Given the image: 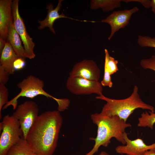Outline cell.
Here are the masks:
<instances>
[{
	"label": "cell",
	"instance_id": "obj_1",
	"mask_svg": "<svg viewBox=\"0 0 155 155\" xmlns=\"http://www.w3.org/2000/svg\"><path fill=\"white\" fill-rule=\"evenodd\" d=\"M62 123V117L58 110L46 111L39 115L26 139L35 153L53 155Z\"/></svg>",
	"mask_w": 155,
	"mask_h": 155
},
{
	"label": "cell",
	"instance_id": "obj_2",
	"mask_svg": "<svg viewBox=\"0 0 155 155\" xmlns=\"http://www.w3.org/2000/svg\"><path fill=\"white\" fill-rule=\"evenodd\" d=\"M91 118L93 123L97 126V134L95 138H91L94 141V145L85 155H93L101 146L107 147L112 138H115L124 145L126 144L124 133L126 128L131 126L130 123L117 116H109L102 111L92 114Z\"/></svg>",
	"mask_w": 155,
	"mask_h": 155
},
{
	"label": "cell",
	"instance_id": "obj_3",
	"mask_svg": "<svg viewBox=\"0 0 155 155\" xmlns=\"http://www.w3.org/2000/svg\"><path fill=\"white\" fill-rule=\"evenodd\" d=\"M105 101L102 112L109 116L116 115L126 122L129 116L137 109L141 108L155 112L154 107L144 102L138 94V86H135L131 95L123 99H115L107 97L102 94L95 97Z\"/></svg>",
	"mask_w": 155,
	"mask_h": 155
},
{
	"label": "cell",
	"instance_id": "obj_4",
	"mask_svg": "<svg viewBox=\"0 0 155 155\" xmlns=\"http://www.w3.org/2000/svg\"><path fill=\"white\" fill-rule=\"evenodd\" d=\"M44 85V81L39 78L33 75L28 76L17 85L20 90V93L9 101L3 109H6L11 106L13 109L15 110L18 106V100L21 97L32 99L40 95L54 100L58 104V110L59 112L67 109L70 104V100L67 98H57L50 95L43 89Z\"/></svg>",
	"mask_w": 155,
	"mask_h": 155
},
{
	"label": "cell",
	"instance_id": "obj_5",
	"mask_svg": "<svg viewBox=\"0 0 155 155\" xmlns=\"http://www.w3.org/2000/svg\"><path fill=\"white\" fill-rule=\"evenodd\" d=\"M0 155H7L10 148L23 136L18 120L7 115L0 123Z\"/></svg>",
	"mask_w": 155,
	"mask_h": 155
},
{
	"label": "cell",
	"instance_id": "obj_6",
	"mask_svg": "<svg viewBox=\"0 0 155 155\" xmlns=\"http://www.w3.org/2000/svg\"><path fill=\"white\" fill-rule=\"evenodd\" d=\"M39 112L37 104L34 101L29 100L18 105L13 113L12 115L19 121L25 139L39 115Z\"/></svg>",
	"mask_w": 155,
	"mask_h": 155
},
{
	"label": "cell",
	"instance_id": "obj_7",
	"mask_svg": "<svg viewBox=\"0 0 155 155\" xmlns=\"http://www.w3.org/2000/svg\"><path fill=\"white\" fill-rule=\"evenodd\" d=\"M19 1L13 0L12 2L11 8L13 24L23 43L26 57L32 59L36 56L34 51L35 44L32 38L27 32L23 20L19 14Z\"/></svg>",
	"mask_w": 155,
	"mask_h": 155
},
{
	"label": "cell",
	"instance_id": "obj_8",
	"mask_svg": "<svg viewBox=\"0 0 155 155\" xmlns=\"http://www.w3.org/2000/svg\"><path fill=\"white\" fill-rule=\"evenodd\" d=\"M103 86L99 81H92L78 77L69 76L66 83L67 89L75 95L102 94Z\"/></svg>",
	"mask_w": 155,
	"mask_h": 155
},
{
	"label": "cell",
	"instance_id": "obj_9",
	"mask_svg": "<svg viewBox=\"0 0 155 155\" xmlns=\"http://www.w3.org/2000/svg\"><path fill=\"white\" fill-rule=\"evenodd\" d=\"M139 10V8L135 6L129 9L114 11L105 18L102 19V22L107 23L111 28V32L108 40H111L119 30L127 26L129 23L132 15Z\"/></svg>",
	"mask_w": 155,
	"mask_h": 155
},
{
	"label": "cell",
	"instance_id": "obj_10",
	"mask_svg": "<svg viewBox=\"0 0 155 155\" xmlns=\"http://www.w3.org/2000/svg\"><path fill=\"white\" fill-rule=\"evenodd\" d=\"M100 73V70L95 61L91 60L84 59L75 63L69 74L71 76L99 81Z\"/></svg>",
	"mask_w": 155,
	"mask_h": 155
},
{
	"label": "cell",
	"instance_id": "obj_11",
	"mask_svg": "<svg viewBox=\"0 0 155 155\" xmlns=\"http://www.w3.org/2000/svg\"><path fill=\"white\" fill-rule=\"evenodd\" d=\"M128 134L125 132L124 133L125 145H119L116 148L115 150L117 153L127 155H144L147 151L155 148V143L148 145L140 138L131 140L128 138Z\"/></svg>",
	"mask_w": 155,
	"mask_h": 155
},
{
	"label": "cell",
	"instance_id": "obj_12",
	"mask_svg": "<svg viewBox=\"0 0 155 155\" xmlns=\"http://www.w3.org/2000/svg\"><path fill=\"white\" fill-rule=\"evenodd\" d=\"M12 0H0V37L7 40L8 30L13 23L12 13Z\"/></svg>",
	"mask_w": 155,
	"mask_h": 155
},
{
	"label": "cell",
	"instance_id": "obj_13",
	"mask_svg": "<svg viewBox=\"0 0 155 155\" xmlns=\"http://www.w3.org/2000/svg\"><path fill=\"white\" fill-rule=\"evenodd\" d=\"M63 1V0H59L57 6L54 9L53 8V5L52 3L49 4L46 6V9H48L46 17L42 21L38 20L40 24V25L38 27L39 30H41L45 27H48L50 30L55 34L56 32L53 28V25L56 20L60 18H67L75 20L65 16L63 13L61 14L59 13V11L60 10Z\"/></svg>",
	"mask_w": 155,
	"mask_h": 155
},
{
	"label": "cell",
	"instance_id": "obj_14",
	"mask_svg": "<svg viewBox=\"0 0 155 155\" xmlns=\"http://www.w3.org/2000/svg\"><path fill=\"white\" fill-rule=\"evenodd\" d=\"M0 54V65L4 68L9 75L14 74L15 71L13 68V63L19 57L8 41Z\"/></svg>",
	"mask_w": 155,
	"mask_h": 155
},
{
	"label": "cell",
	"instance_id": "obj_15",
	"mask_svg": "<svg viewBox=\"0 0 155 155\" xmlns=\"http://www.w3.org/2000/svg\"><path fill=\"white\" fill-rule=\"evenodd\" d=\"M7 40L19 57L24 59L26 58L24 47L22 44L21 38L15 29L13 22L9 28Z\"/></svg>",
	"mask_w": 155,
	"mask_h": 155
},
{
	"label": "cell",
	"instance_id": "obj_16",
	"mask_svg": "<svg viewBox=\"0 0 155 155\" xmlns=\"http://www.w3.org/2000/svg\"><path fill=\"white\" fill-rule=\"evenodd\" d=\"M7 155H38L22 136L9 149Z\"/></svg>",
	"mask_w": 155,
	"mask_h": 155
},
{
	"label": "cell",
	"instance_id": "obj_17",
	"mask_svg": "<svg viewBox=\"0 0 155 155\" xmlns=\"http://www.w3.org/2000/svg\"><path fill=\"white\" fill-rule=\"evenodd\" d=\"M122 0H92L90 8L95 10L101 9L104 12L112 11L121 6Z\"/></svg>",
	"mask_w": 155,
	"mask_h": 155
},
{
	"label": "cell",
	"instance_id": "obj_18",
	"mask_svg": "<svg viewBox=\"0 0 155 155\" xmlns=\"http://www.w3.org/2000/svg\"><path fill=\"white\" fill-rule=\"evenodd\" d=\"M149 112V113L146 111L141 114V117L138 118V127H148L153 129L155 123V113L150 111Z\"/></svg>",
	"mask_w": 155,
	"mask_h": 155
},
{
	"label": "cell",
	"instance_id": "obj_19",
	"mask_svg": "<svg viewBox=\"0 0 155 155\" xmlns=\"http://www.w3.org/2000/svg\"><path fill=\"white\" fill-rule=\"evenodd\" d=\"M105 61L104 67L106 68L111 75L116 73L118 70V61L111 56L106 49H104Z\"/></svg>",
	"mask_w": 155,
	"mask_h": 155
},
{
	"label": "cell",
	"instance_id": "obj_20",
	"mask_svg": "<svg viewBox=\"0 0 155 155\" xmlns=\"http://www.w3.org/2000/svg\"><path fill=\"white\" fill-rule=\"evenodd\" d=\"M138 44L142 47L155 48V37L139 35L137 39Z\"/></svg>",
	"mask_w": 155,
	"mask_h": 155
},
{
	"label": "cell",
	"instance_id": "obj_21",
	"mask_svg": "<svg viewBox=\"0 0 155 155\" xmlns=\"http://www.w3.org/2000/svg\"><path fill=\"white\" fill-rule=\"evenodd\" d=\"M9 92L5 85L0 84V119L2 118L1 111L9 101Z\"/></svg>",
	"mask_w": 155,
	"mask_h": 155
},
{
	"label": "cell",
	"instance_id": "obj_22",
	"mask_svg": "<svg viewBox=\"0 0 155 155\" xmlns=\"http://www.w3.org/2000/svg\"><path fill=\"white\" fill-rule=\"evenodd\" d=\"M140 64L145 69H148L155 71V55H152L149 59H142Z\"/></svg>",
	"mask_w": 155,
	"mask_h": 155
},
{
	"label": "cell",
	"instance_id": "obj_23",
	"mask_svg": "<svg viewBox=\"0 0 155 155\" xmlns=\"http://www.w3.org/2000/svg\"><path fill=\"white\" fill-rule=\"evenodd\" d=\"M104 74L103 79L100 82L103 86H108L111 88L113 83L111 80V75L107 69L104 67Z\"/></svg>",
	"mask_w": 155,
	"mask_h": 155
},
{
	"label": "cell",
	"instance_id": "obj_24",
	"mask_svg": "<svg viewBox=\"0 0 155 155\" xmlns=\"http://www.w3.org/2000/svg\"><path fill=\"white\" fill-rule=\"evenodd\" d=\"M9 75L4 68L0 65V84L5 85L7 82Z\"/></svg>",
	"mask_w": 155,
	"mask_h": 155
},
{
	"label": "cell",
	"instance_id": "obj_25",
	"mask_svg": "<svg viewBox=\"0 0 155 155\" xmlns=\"http://www.w3.org/2000/svg\"><path fill=\"white\" fill-rule=\"evenodd\" d=\"M25 59L18 57L14 61L13 63V68L15 71L21 70L26 66Z\"/></svg>",
	"mask_w": 155,
	"mask_h": 155
},
{
	"label": "cell",
	"instance_id": "obj_26",
	"mask_svg": "<svg viewBox=\"0 0 155 155\" xmlns=\"http://www.w3.org/2000/svg\"><path fill=\"white\" fill-rule=\"evenodd\" d=\"M122 2L128 3L131 2H136L140 3L146 8L151 7V0H122Z\"/></svg>",
	"mask_w": 155,
	"mask_h": 155
},
{
	"label": "cell",
	"instance_id": "obj_27",
	"mask_svg": "<svg viewBox=\"0 0 155 155\" xmlns=\"http://www.w3.org/2000/svg\"><path fill=\"white\" fill-rule=\"evenodd\" d=\"M6 40L0 37V53H1L7 42Z\"/></svg>",
	"mask_w": 155,
	"mask_h": 155
},
{
	"label": "cell",
	"instance_id": "obj_28",
	"mask_svg": "<svg viewBox=\"0 0 155 155\" xmlns=\"http://www.w3.org/2000/svg\"><path fill=\"white\" fill-rule=\"evenodd\" d=\"M144 155H155V148L147 151Z\"/></svg>",
	"mask_w": 155,
	"mask_h": 155
},
{
	"label": "cell",
	"instance_id": "obj_29",
	"mask_svg": "<svg viewBox=\"0 0 155 155\" xmlns=\"http://www.w3.org/2000/svg\"><path fill=\"white\" fill-rule=\"evenodd\" d=\"M151 7L152 11L155 14V0H151Z\"/></svg>",
	"mask_w": 155,
	"mask_h": 155
},
{
	"label": "cell",
	"instance_id": "obj_30",
	"mask_svg": "<svg viewBox=\"0 0 155 155\" xmlns=\"http://www.w3.org/2000/svg\"><path fill=\"white\" fill-rule=\"evenodd\" d=\"M97 155H110L105 151H102Z\"/></svg>",
	"mask_w": 155,
	"mask_h": 155
},
{
	"label": "cell",
	"instance_id": "obj_31",
	"mask_svg": "<svg viewBox=\"0 0 155 155\" xmlns=\"http://www.w3.org/2000/svg\"><path fill=\"white\" fill-rule=\"evenodd\" d=\"M121 155H123V154H121Z\"/></svg>",
	"mask_w": 155,
	"mask_h": 155
}]
</instances>
